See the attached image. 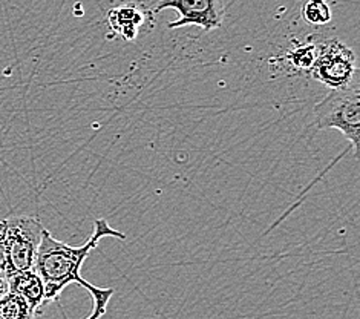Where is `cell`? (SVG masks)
<instances>
[{
    "mask_svg": "<svg viewBox=\"0 0 360 319\" xmlns=\"http://www.w3.org/2000/svg\"><path fill=\"white\" fill-rule=\"evenodd\" d=\"M126 239V235L109 226L105 218L94 221V230L88 241L82 246H70L57 239L49 230L44 229L34 270L44 281L45 303H53L62 295L70 284H79L91 293L92 312L84 319H100L106 315L110 298L115 295L114 289L97 287L82 277V267L94 249L103 238Z\"/></svg>",
    "mask_w": 360,
    "mask_h": 319,
    "instance_id": "6da1fadb",
    "label": "cell"
},
{
    "mask_svg": "<svg viewBox=\"0 0 360 319\" xmlns=\"http://www.w3.org/2000/svg\"><path fill=\"white\" fill-rule=\"evenodd\" d=\"M314 122L319 131L338 129L351 143L354 157H359L360 126V80L359 73L349 85L331 92L314 106Z\"/></svg>",
    "mask_w": 360,
    "mask_h": 319,
    "instance_id": "7a4b0ae2",
    "label": "cell"
},
{
    "mask_svg": "<svg viewBox=\"0 0 360 319\" xmlns=\"http://www.w3.org/2000/svg\"><path fill=\"white\" fill-rule=\"evenodd\" d=\"M5 221V241L8 255V277L34 269L44 224L27 215H14Z\"/></svg>",
    "mask_w": 360,
    "mask_h": 319,
    "instance_id": "3957f363",
    "label": "cell"
},
{
    "mask_svg": "<svg viewBox=\"0 0 360 319\" xmlns=\"http://www.w3.org/2000/svg\"><path fill=\"white\" fill-rule=\"evenodd\" d=\"M357 73L356 54L342 42L331 39L317 46L311 75L330 89L344 88L351 83Z\"/></svg>",
    "mask_w": 360,
    "mask_h": 319,
    "instance_id": "277c9868",
    "label": "cell"
},
{
    "mask_svg": "<svg viewBox=\"0 0 360 319\" xmlns=\"http://www.w3.org/2000/svg\"><path fill=\"white\" fill-rule=\"evenodd\" d=\"M226 0H158L153 13L175 10L179 17L167 25L169 30L198 27L204 31L221 28L226 17Z\"/></svg>",
    "mask_w": 360,
    "mask_h": 319,
    "instance_id": "5b68a950",
    "label": "cell"
},
{
    "mask_svg": "<svg viewBox=\"0 0 360 319\" xmlns=\"http://www.w3.org/2000/svg\"><path fill=\"white\" fill-rule=\"evenodd\" d=\"M148 15L149 11L140 2H127L109 10L108 23L115 37L131 42L139 37L141 27L148 20Z\"/></svg>",
    "mask_w": 360,
    "mask_h": 319,
    "instance_id": "8992f818",
    "label": "cell"
},
{
    "mask_svg": "<svg viewBox=\"0 0 360 319\" xmlns=\"http://www.w3.org/2000/svg\"><path fill=\"white\" fill-rule=\"evenodd\" d=\"M8 289L13 293H17L28 301V304L36 310V313H41V307L45 303V286L44 281L39 277L36 270H27L20 273H14L8 277Z\"/></svg>",
    "mask_w": 360,
    "mask_h": 319,
    "instance_id": "52a82bcc",
    "label": "cell"
},
{
    "mask_svg": "<svg viewBox=\"0 0 360 319\" xmlns=\"http://www.w3.org/2000/svg\"><path fill=\"white\" fill-rule=\"evenodd\" d=\"M36 310L17 293L8 292L0 298V319H36Z\"/></svg>",
    "mask_w": 360,
    "mask_h": 319,
    "instance_id": "ba28073f",
    "label": "cell"
},
{
    "mask_svg": "<svg viewBox=\"0 0 360 319\" xmlns=\"http://www.w3.org/2000/svg\"><path fill=\"white\" fill-rule=\"evenodd\" d=\"M302 17L308 25H327L333 19L331 8L327 0H305L302 5Z\"/></svg>",
    "mask_w": 360,
    "mask_h": 319,
    "instance_id": "9c48e42d",
    "label": "cell"
},
{
    "mask_svg": "<svg viewBox=\"0 0 360 319\" xmlns=\"http://www.w3.org/2000/svg\"><path fill=\"white\" fill-rule=\"evenodd\" d=\"M317 56V46L314 43L308 42V43H302V45L296 46L291 53L288 54L290 63L293 65L297 70H311L313 63Z\"/></svg>",
    "mask_w": 360,
    "mask_h": 319,
    "instance_id": "30bf717a",
    "label": "cell"
},
{
    "mask_svg": "<svg viewBox=\"0 0 360 319\" xmlns=\"http://www.w3.org/2000/svg\"><path fill=\"white\" fill-rule=\"evenodd\" d=\"M8 275V255L5 241V221H0V277Z\"/></svg>",
    "mask_w": 360,
    "mask_h": 319,
    "instance_id": "8fae6325",
    "label": "cell"
},
{
    "mask_svg": "<svg viewBox=\"0 0 360 319\" xmlns=\"http://www.w3.org/2000/svg\"><path fill=\"white\" fill-rule=\"evenodd\" d=\"M8 292H10V289H8V278L0 277V298H2Z\"/></svg>",
    "mask_w": 360,
    "mask_h": 319,
    "instance_id": "7c38bea8",
    "label": "cell"
}]
</instances>
